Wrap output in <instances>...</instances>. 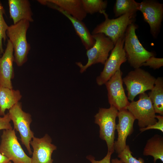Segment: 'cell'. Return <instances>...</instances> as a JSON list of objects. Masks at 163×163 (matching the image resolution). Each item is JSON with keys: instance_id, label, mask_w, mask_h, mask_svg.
<instances>
[{"instance_id": "cell-29", "label": "cell", "mask_w": 163, "mask_h": 163, "mask_svg": "<svg viewBox=\"0 0 163 163\" xmlns=\"http://www.w3.org/2000/svg\"><path fill=\"white\" fill-rule=\"evenodd\" d=\"M112 154L111 152H107L106 156L100 161L96 160L95 158L91 155H88L86 158L91 163H111V158Z\"/></svg>"}, {"instance_id": "cell-26", "label": "cell", "mask_w": 163, "mask_h": 163, "mask_svg": "<svg viewBox=\"0 0 163 163\" xmlns=\"http://www.w3.org/2000/svg\"><path fill=\"white\" fill-rule=\"evenodd\" d=\"M163 66V58H156L154 56L149 57L142 65V66H149L154 69H158Z\"/></svg>"}, {"instance_id": "cell-30", "label": "cell", "mask_w": 163, "mask_h": 163, "mask_svg": "<svg viewBox=\"0 0 163 163\" xmlns=\"http://www.w3.org/2000/svg\"><path fill=\"white\" fill-rule=\"evenodd\" d=\"M0 163H11V161L6 156L0 153Z\"/></svg>"}, {"instance_id": "cell-11", "label": "cell", "mask_w": 163, "mask_h": 163, "mask_svg": "<svg viewBox=\"0 0 163 163\" xmlns=\"http://www.w3.org/2000/svg\"><path fill=\"white\" fill-rule=\"evenodd\" d=\"M122 74L120 69L105 84L107 91L109 103L118 111L127 109L129 103L123 87Z\"/></svg>"}, {"instance_id": "cell-22", "label": "cell", "mask_w": 163, "mask_h": 163, "mask_svg": "<svg viewBox=\"0 0 163 163\" xmlns=\"http://www.w3.org/2000/svg\"><path fill=\"white\" fill-rule=\"evenodd\" d=\"M139 3L134 0H117L113 7L116 17L138 11Z\"/></svg>"}, {"instance_id": "cell-1", "label": "cell", "mask_w": 163, "mask_h": 163, "mask_svg": "<svg viewBox=\"0 0 163 163\" xmlns=\"http://www.w3.org/2000/svg\"><path fill=\"white\" fill-rule=\"evenodd\" d=\"M29 26V21L22 20L9 26L6 31L7 36L13 47L14 62L19 67L23 66L27 61L30 49L26 37Z\"/></svg>"}, {"instance_id": "cell-5", "label": "cell", "mask_w": 163, "mask_h": 163, "mask_svg": "<svg viewBox=\"0 0 163 163\" xmlns=\"http://www.w3.org/2000/svg\"><path fill=\"white\" fill-rule=\"evenodd\" d=\"M156 79L149 72L140 68L129 72L122 79L126 87L128 100L132 101L138 95L151 90Z\"/></svg>"}, {"instance_id": "cell-9", "label": "cell", "mask_w": 163, "mask_h": 163, "mask_svg": "<svg viewBox=\"0 0 163 163\" xmlns=\"http://www.w3.org/2000/svg\"><path fill=\"white\" fill-rule=\"evenodd\" d=\"M139 100L129 102L127 109L138 120L140 128L154 124L157 120L152 102L145 93L139 94Z\"/></svg>"}, {"instance_id": "cell-14", "label": "cell", "mask_w": 163, "mask_h": 163, "mask_svg": "<svg viewBox=\"0 0 163 163\" xmlns=\"http://www.w3.org/2000/svg\"><path fill=\"white\" fill-rule=\"evenodd\" d=\"M52 142L47 134L41 138L34 136L32 139L30 143L33 150L31 163H53L52 155L57 147Z\"/></svg>"}, {"instance_id": "cell-6", "label": "cell", "mask_w": 163, "mask_h": 163, "mask_svg": "<svg viewBox=\"0 0 163 163\" xmlns=\"http://www.w3.org/2000/svg\"><path fill=\"white\" fill-rule=\"evenodd\" d=\"M92 35L95 42L93 46L87 51V62L84 65L80 62H76L80 68V72L81 73L93 65L98 63L104 64L108 58L110 52L111 51L115 46L111 39L103 34Z\"/></svg>"}, {"instance_id": "cell-12", "label": "cell", "mask_w": 163, "mask_h": 163, "mask_svg": "<svg viewBox=\"0 0 163 163\" xmlns=\"http://www.w3.org/2000/svg\"><path fill=\"white\" fill-rule=\"evenodd\" d=\"M138 11L142 13L144 20L149 24L152 36L159 33L163 17V4L153 0H144L139 3Z\"/></svg>"}, {"instance_id": "cell-20", "label": "cell", "mask_w": 163, "mask_h": 163, "mask_svg": "<svg viewBox=\"0 0 163 163\" xmlns=\"http://www.w3.org/2000/svg\"><path fill=\"white\" fill-rule=\"evenodd\" d=\"M143 155L151 156L154 158V163L158 159L163 162V137L156 134L149 139L144 149Z\"/></svg>"}, {"instance_id": "cell-21", "label": "cell", "mask_w": 163, "mask_h": 163, "mask_svg": "<svg viewBox=\"0 0 163 163\" xmlns=\"http://www.w3.org/2000/svg\"><path fill=\"white\" fill-rule=\"evenodd\" d=\"M156 113L163 115V79H156L154 86L148 94Z\"/></svg>"}, {"instance_id": "cell-27", "label": "cell", "mask_w": 163, "mask_h": 163, "mask_svg": "<svg viewBox=\"0 0 163 163\" xmlns=\"http://www.w3.org/2000/svg\"><path fill=\"white\" fill-rule=\"evenodd\" d=\"M156 118L158 120V121L152 125H150L145 127L140 128V131L142 133L146 130L150 129H157L163 132V116L161 115H156Z\"/></svg>"}, {"instance_id": "cell-18", "label": "cell", "mask_w": 163, "mask_h": 163, "mask_svg": "<svg viewBox=\"0 0 163 163\" xmlns=\"http://www.w3.org/2000/svg\"><path fill=\"white\" fill-rule=\"evenodd\" d=\"M73 17L82 21L87 14L83 8L81 0H47Z\"/></svg>"}, {"instance_id": "cell-28", "label": "cell", "mask_w": 163, "mask_h": 163, "mask_svg": "<svg viewBox=\"0 0 163 163\" xmlns=\"http://www.w3.org/2000/svg\"><path fill=\"white\" fill-rule=\"evenodd\" d=\"M8 113L2 117L0 116V130L13 129Z\"/></svg>"}, {"instance_id": "cell-19", "label": "cell", "mask_w": 163, "mask_h": 163, "mask_svg": "<svg viewBox=\"0 0 163 163\" xmlns=\"http://www.w3.org/2000/svg\"><path fill=\"white\" fill-rule=\"evenodd\" d=\"M22 97L19 90L0 86V116L5 115L6 110L19 102Z\"/></svg>"}, {"instance_id": "cell-25", "label": "cell", "mask_w": 163, "mask_h": 163, "mask_svg": "<svg viewBox=\"0 0 163 163\" xmlns=\"http://www.w3.org/2000/svg\"><path fill=\"white\" fill-rule=\"evenodd\" d=\"M4 9L0 2V55L3 54L4 52L2 40H4L5 41L7 38L6 31L9 26L4 20Z\"/></svg>"}, {"instance_id": "cell-3", "label": "cell", "mask_w": 163, "mask_h": 163, "mask_svg": "<svg viewBox=\"0 0 163 163\" xmlns=\"http://www.w3.org/2000/svg\"><path fill=\"white\" fill-rule=\"evenodd\" d=\"M105 20L97 25L93 29L91 34L102 33L116 44L117 40L125 35L128 27L135 20L136 12L129 13L115 19H110L105 10L101 11Z\"/></svg>"}, {"instance_id": "cell-7", "label": "cell", "mask_w": 163, "mask_h": 163, "mask_svg": "<svg viewBox=\"0 0 163 163\" xmlns=\"http://www.w3.org/2000/svg\"><path fill=\"white\" fill-rule=\"evenodd\" d=\"M8 113L11 120L13 123L14 129L19 133L22 144L29 155H32L30 143L34 136L30 128L32 121L31 115L23 110L21 104L19 102L11 108Z\"/></svg>"}, {"instance_id": "cell-4", "label": "cell", "mask_w": 163, "mask_h": 163, "mask_svg": "<svg viewBox=\"0 0 163 163\" xmlns=\"http://www.w3.org/2000/svg\"><path fill=\"white\" fill-rule=\"evenodd\" d=\"M118 111L113 106L108 108H100L94 116L95 123L99 126V137L106 142L108 152L113 153L114 151L116 120Z\"/></svg>"}, {"instance_id": "cell-16", "label": "cell", "mask_w": 163, "mask_h": 163, "mask_svg": "<svg viewBox=\"0 0 163 163\" xmlns=\"http://www.w3.org/2000/svg\"><path fill=\"white\" fill-rule=\"evenodd\" d=\"M45 5L58 11L68 18L71 22L76 34L80 38L86 50H88L93 46L95 40L85 24L82 21L73 17L57 6L46 0H45Z\"/></svg>"}, {"instance_id": "cell-17", "label": "cell", "mask_w": 163, "mask_h": 163, "mask_svg": "<svg viewBox=\"0 0 163 163\" xmlns=\"http://www.w3.org/2000/svg\"><path fill=\"white\" fill-rule=\"evenodd\" d=\"M9 13L14 24L22 20L34 21L30 4L27 0H9Z\"/></svg>"}, {"instance_id": "cell-31", "label": "cell", "mask_w": 163, "mask_h": 163, "mask_svg": "<svg viewBox=\"0 0 163 163\" xmlns=\"http://www.w3.org/2000/svg\"><path fill=\"white\" fill-rule=\"evenodd\" d=\"M111 163H123L119 159L117 158L112 159L111 161Z\"/></svg>"}, {"instance_id": "cell-10", "label": "cell", "mask_w": 163, "mask_h": 163, "mask_svg": "<svg viewBox=\"0 0 163 163\" xmlns=\"http://www.w3.org/2000/svg\"><path fill=\"white\" fill-rule=\"evenodd\" d=\"M124 35L117 41L111 50V53L104 64V67L100 75L96 79L99 85L105 83L118 70L120 69L122 64L126 62L127 59L123 48Z\"/></svg>"}, {"instance_id": "cell-13", "label": "cell", "mask_w": 163, "mask_h": 163, "mask_svg": "<svg viewBox=\"0 0 163 163\" xmlns=\"http://www.w3.org/2000/svg\"><path fill=\"white\" fill-rule=\"evenodd\" d=\"M117 117L118 123L116 129L118 133L117 141H114V149L118 154L126 148L127 137L131 135L133 131V124L136 120L127 109L118 111Z\"/></svg>"}, {"instance_id": "cell-15", "label": "cell", "mask_w": 163, "mask_h": 163, "mask_svg": "<svg viewBox=\"0 0 163 163\" xmlns=\"http://www.w3.org/2000/svg\"><path fill=\"white\" fill-rule=\"evenodd\" d=\"M13 52L12 44L8 39L6 48L0 57V86L10 89L13 88L11 80L14 76Z\"/></svg>"}, {"instance_id": "cell-23", "label": "cell", "mask_w": 163, "mask_h": 163, "mask_svg": "<svg viewBox=\"0 0 163 163\" xmlns=\"http://www.w3.org/2000/svg\"><path fill=\"white\" fill-rule=\"evenodd\" d=\"M83 9L86 13L92 14L105 10L107 5L106 0H81Z\"/></svg>"}, {"instance_id": "cell-2", "label": "cell", "mask_w": 163, "mask_h": 163, "mask_svg": "<svg viewBox=\"0 0 163 163\" xmlns=\"http://www.w3.org/2000/svg\"><path fill=\"white\" fill-rule=\"evenodd\" d=\"M137 28L134 22L128 27L125 33L123 46L127 60L135 69L140 68L148 59L154 56L153 52L146 50L140 43L136 33Z\"/></svg>"}, {"instance_id": "cell-24", "label": "cell", "mask_w": 163, "mask_h": 163, "mask_svg": "<svg viewBox=\"0 0 163 163\" xmlns=\"http://www.w3.org/2000/svg\"><path fill=\"white\" fill-rule=\"evenodd\" d=\"M132 154L129 146L126 145L123 151L118 154V157L123 163H144V160L143 158H139L137 159L133 156Z\"/></svg>"}, {"instance_id": "cell-8", "label": "cell", "mask_w": 163, "mask_h": 163, "mask_svg": "<svg viewBox=\"0 0 163 163\" xmlns=\"http://www.w3.org/2000/svg\"><path fill=\"white\" fill-rule=\"evenodd\" d=\"M0 153L14 163H31V158L22 149L14 129L3 130L1 136Z\"/></svg>"}]
</instances>
